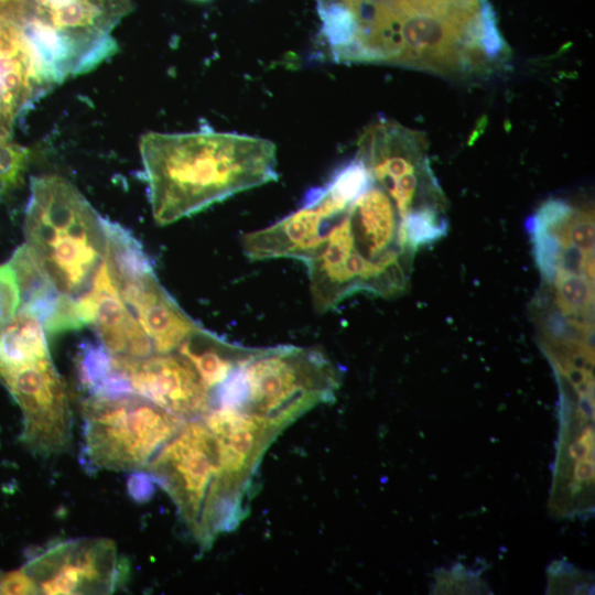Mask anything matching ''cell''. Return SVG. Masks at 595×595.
I'll list each match as a JSON object with an SVG mask.
<instances>
[{
	"label": "cell",
	"mask_w": 595,
	"mask_h": 595,
	"mask_svg": "<svg viewBox=\"0 0 595 595\" xmlns=\"http://www.w3.org/2000/svg\"><path fill=\"white\" fill-rule=\"evenodd\" d=\"M140 154L156 224L169 225L239 192L277 181V148L268 139L202 130L147 132Z\"/></svg>",
	"instance_id": "1"
},
{
	"label": "cell",
	"mask_w": 595,
	"mask_h": 595,
	"mask_svg": "<svg viewBox=\"0 0 595 595\" xmlns=\"http://www.w3.org/2000/svg\"><path fill=\"white\" fill-rule=\"evenodd\" d=\"M24 235L60 292L78 301L91 289L105 261L104 218L68 180L55 174L31 178Z\"/></svg>",
	"instance_id": "2"
},
{
	"label": "cell",
	"mask_w": 595,
	"mask_h": 595,
	"mask_svg": "<svg viewBox=\"0 0 595 595\" xmlns=\"http://www.w3.org/2000/svg\"><path fill=\"white\" fill-rule=\"evenodd\" d=\"M144 469L172 498L202 550L249 510L225 487L215 436L203 419L186 421Z\"/></svg>",
	"instance_id": "3"
},
{
	"label": "cell",
	"mask_w": 595,
	"mask_h": 595,
	"mask_svg": "<svg viewBox=\"0 0 595 595\" xmlns=\"http://www.w3.org/2000/svg\"><path fill=\"white\" fill-rule=\"evenodd\" d=\"M238 411L285 429L314 407L331 402L340 385L337 367L315 347L255 348L238 366Z\"/></svg>",
	"instance_id": "4"
},
{
	"label": "cell",
	"mask_w": 595,
	"mask_h": 595,
	"mask_svg": "<svg viewBox=\"0 0 595 595\" xmlns=\"http://www.w3.org/2000/svg\"><path fill=\"white\" fill-rule=\"evenodd\" d=\"M84 465L141 470L186 422L138 393L89 396L83 402Z\"/></svg>",
	"instance_id": "5"
},
{
	"label": "cell",
	"mask_w": 595,
	"mask_h": 595,
	"mask_svg": "<svg viewBox=\"0 0 595 595\" xmlns=\"http://www.w3.org/2000/svg\"><path fill=\"white\" fill-rule=\"evenodd\" d=\"M304 263L313 304L320 313L356 292L389 298L403 292L408 283L409 263L372 262L356 250L347 212L329 227L321 248Z\"/></svg>",
	"instance_id": "6"
},
{
	"label": "cell",
	"mask_w": 595,
	"mask_h": 595,
	"mask_svg": "<svg viewBox=\"0 0 595 595\" xmlns=\"http://www.w3.org/2000/svg\"><path fill=\"white\" fill-rule=\"evenodd\" d=\"M0 378L22 412V443L41 456L68 448L72 412L64 380L51 358L0 363Z\"/></svg>",
	"instance_id": "7"
},
{
	"label": "cell",
	"mask_w": 595,
	"mask_h": 595,
	"mask_svg": "<svg viewBox=\"0 0 595 595\" xmlns=\"http://www.w3.org/2000/svg\"><path fill=\"white\" fill-rule=\"evenodd\" d=\"M32 17L54 34L71 77L87 73L118 50L115 26L131 0H32Z\"/></svg>",
	"instance_id": "8"
},
{
	"label": "cell",
	"mask_w": 595,
	"mask_h": 595,
	"mask_svg": "<svg viewBox=\"0 0 595 595\" xmlns=\"http://www.w3.org/2000/svg\"><path fill=\"white\" fill-rule=\"evenodd\" d=\"M22 569L39 594H109L127 580L128 562L112 540L79 538L60 542L30 559Z\"/></svg>",
	"instance_id": "9"
},
{
	"label": "cell",
	"mask_w": 595,
	"mask_h": 595,
	"mask_svg": "<svg viewBox=\"0 0 595 595\" xmlns=\"http://www.w3.org/2000/svg\"><path fill=\"white\" fill-rule=\"evenodd\" d=\"M201 419L215 436L225 487L248 505L262 456L284 429L270 420L227 408L210 409Z\"/></svg>",
	"instance_id": "10"
},
{
	"label": "cell",
	"mask_w": 595,
	"mask_h": 595,
	"mask_svg": "<svg viewBox=\"0 0 595 595\" xmlns=\"http://www.w3.org/2000/svg\"><path fill=\"white\" fill-rule=\"evenodd\" d=\"M132 390L185 421L212 409L210 392L191 363L177 351L125 357Z\"/></svg>",
	"instance_id": "11"
},
{
	"label": "cell",
	"mask_w": 595,
	"mask_h": 595,
	"mask_svg": "<svg viewBox=\"0 0 595 595\" xmlns=\"http://www.w3.org/2000/svg\"><path fill=\"white\" fill-rule=\"evenodd\" d=\"M51 87L21 24L0 21V141L10 140L15 120Z\"/></svg>",
	"instance_id": "12"
},
{
	"label": "cell",
	"mask_w": 595,
	"mask_h": 595,
	"mask_svg": "<svg viewBox=\"0 0 595 595\" xmlns=\"http://www.w3.org/2000/svg\"><path fill=\"white\" fill-rule=\"evenodd\" d=\"M77 302L84 324L93 325L112 355L144 358L153 354L150 338L119 295L105 261L91 289Z\"/></svg>",
	"instance_id": "13"
},
{
	"label": "cell",
	"mask_w": 595,
	"mask_h": 595,
	"mask_svg": "<svg viewBox=\"0 0 595 595\" xmlns=\"http://www.w3.org/2000/svg\"><path fill=\"white\" fill-rule=\"evenodd\" d=\"M400 52L396 64L452 73L462 66V33L444 17L410 11L399 23Z\"/></svg>",
	"instance_id": "14"
},
{
	"label": "cell",
	"mask_w": 595,
	"mask_h": 595,
	"mask_svg": "<svg viewBox=\"0 0 595 595\" xmlns=\"http://www.w3.org/2000/svg\"><path fill=\"white\" fill-rule=\"evenodd\" d=\"M356 250L378 263L403 261L410 264L411 253L399 240L400 216L387 192L372 184L347 210Z\"/></svg>",
	"instance_id": "15"
},
{
	"label": "cell",
	"mask_w": 595,
	"mask_h": 595,
	"mask_svg": "<svg viewBox=\"0 0 595 595\" xmlns=\"http://www.w3.org/2000/svg\"><path fill=\"white\" fill-rule=\"evenodd\" d=\"M313 207L302 206L273 225L245 234L241 245L251 260L292 258L306 262L321 248L328 226Z\"/></svg>",
	"instance_id": "16"
},
{
	"label": "cell",
	"mask_w": 595,
	"mask_h": 595,
	"mask_svg": "<svg viewBox=\"0 0 595 595\" xmlns=\"http://www.w3.org/2000/svg\"><path fill=\"white\" fill-rule=\"evenodd\" d=\"M20 291V307L32 312L46 333L57 334L80 328L84 324L78 302L48 280L26 244L21 245L9 261Z\"/></svg>",
	"instance_id": "17"
},
{
	"label": "cell",
	"mask_w": 595,
	"mask_h": 595,
	"mask_svg": "<svg viewBox=\"0 0 595 595\" xmlns=\"http://www.w3.org/2000/svg\"><path fill=\"white\" fill-rule=\"evenodd\" d=\"M126 304L150 338L156 354L175 351L190 334L201 327L165 291L156 275Z\"/></svg>",
	"instance_id": "18"
},
{
	"label": "cell",
	"mask_w": 595,
	"mask_h": 595,
	"mask_svg": "<svg viewBox=\"0 0 595 595\" xmlns=\"http://www.w3.org/2000/svg\"><path fill=\"white\" fill-rule=\"evenodd\" d=\"M253 349L221 339L201 326L176 351L191 363L212 392Z\"/></svg>",
	"instance_id": "19"
},
{
	"label": "cell",
	"mask_w": 595,
	"mask_h": 595,
	"mask_svg": "<svg viewBox=\"0 0 595 595\" xmlns=\"http://www.w3.org/2000/svg\"><path fill=\"white\" fill-rule=\"evenodd\" d=\"M105 263L120 296L155 274L139 240L121 225L104 218Z\"/></svg>",
	"instance_id": "20"
},
{
	"label": "cell",
	"mask_w": 595,
	"mask_h": 595,
	"mask_svg": "<svg viewBox=\"0 0 595 595\" xmlns=\"http://www.w3.org/2000/svg\"><path fill=\"white\" fill-rule=\"evenodd\" d=\"M374 184L364 160L357 154L340 165L328 182L307 192L303 206L313 207L326 221H336Z\"/></svg>",
	"instance_id": "21"
},
{
	"label": "cell",
	"mask_w": 595,
	"mask_h": 595,
	"mask_svg": "<svg viewBox=\"0 0 595 595\" xmlns=\"http://www.w3.org/2000/svg\"><path fill=\"white\" fill-rule=\"evenodd\" d=\"M82 387L96 397L132 393L122 356L112 355L101 343L84 342L76 355Z\"/></svg>",
	"instance_id": "22"
},
{
	"label": "cell",
	"mask_w": 595,
	"mask_h": 595,
	"mask_svg": "<svg viewBox=\"0 0 595 595\" xmlns=\"http://www.w3.org/2000/svg\"><path fill=\"white\" fill-rule=\"evenodd\" d=\"M45 333L32 312L19 307L0 337V363L20 364L48 358Z\"/></svg>",
	"instance_id": "23"
},
{
	"label": "cell",
	"mask_w": 595,
	"mask_h": 595,
	"mask_svg": "<svg viewBox=\"0 0 595 595\" xmlns=\"http://www.w3.org/2000/svg\"><path fill=\"white\" fill-rule=\"evenodd\" d=\"M447 228V219L441 214V206L425 205L415 208L400 220V245L413 255L418 248L445 236Z\"/></svg>",
	"instance_id": "24"
},
{
	"label": "cell",
	"mask_w": 595,
	"mask_h": 595,
	"mask_svg": "<svg viewBox=\"0 0 595 595\" xmlns=\"http://www.w3.org/2000/svg\"><path fill=\"white\" fill-rule=\"evenodd\" d=\"M30 151L19 144L0 141V196L14 190L22 181Z\"/></svg>",
	"instance_id": "25"
},
{
	"label": "cell",
	"mask_w": 595,
	"mask_h": 595,
	"mask_svg": "<svg viewBox=\"0 0 595 595\" xmlns=\"http://www.w3.org/2000/svg\"><path fill=\"white\" fill-rule=\"evenodd\" d=\"M478 46L489 62L501 58L507 50L491 4L485 0L479 10Z\"/></svg>",
	"instance_id": "26"
},
{
	"label": "cell",
	"mask_w": 595,
	"mask_h": 595,
	"mask_svg": "<svg viewBox=\"0 0 595 595\" xmlns=\"http://www.w3.org/2000/svg\"><path fill=\"white\" fill-rule=\"evenodd\" d=\"M20 305V291L10 263L0 264V337Z\"/></svg>",
	"instance_id": "27"
},
{
	"label": "cell",
	"mask_w": 595,
	"mask_h": 595,
	"mask_svg": "<svg viewBox=\"0 0 595 595\" xmlns=\"http://www.w3.org/2000/svg\"><path fill=\"white\" fill-rule=\"evenodd\" d=\"M0 594H39L33 578L21 567L0 573Z\"/></svg>",
	"instance_id": "28"
},
{
	"label": "cell",
	"mask_w": 595,
	"mask_h": 595,
	"mask_svg": "<svg viewBox=\"0 0 595 595\" xmlns=\"http://www.w3.org/2000/svg\"><path fill=\"white\" fill-rule=\"evenodd\" d=\"M33 14L32 0H0V21L23 24Z\"/></svg>",
	"instance_id": "29"
},
{
	"label": "cell",
	"mask_w": 595,
	"mask_h": 595,
	"mask_svg": "<svg viewBox=\"0 0 595 595\" xmlns=\"http://www.w3.org/2000/svg\"><path fill=\"white\" fill-rule=\"evenodd\" d=\"M153 483L154 480L149 474L138 472L131 475L128 480L130 496L137 501L148 500L154 491Z\"/></svg>",
	"instance_id": "30"
},
{
	"label": "cell",
	"mask_w": 595,
	"mask_h": 595,
	"mask_svg": "<svg viewBox=\"0 0 595 595\" xmlns=\"http://www.w3.org/2000/svg\"><path fill=\"white\" fill-rule=\"evenodd\" d=\"M412 10L432 12L440 15L441 0H407Z\"/></svg>",
	"instance_id": "31"
},
{
	"label": "cell",
	"mask_w": 595,
	"mask_h": 595,
	"mask_svg": "<svg viewBox=\"0 0 595 595\" xmlns=\"http://www.w3.org/2000/svg\"><path fill=\"white\" fill-rule=\"evenodd\" d=\"M198 1H206V0H198Z\"/></svg>",
	"instance_id": "32"
}]
</instances>
